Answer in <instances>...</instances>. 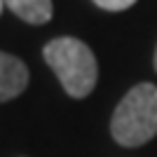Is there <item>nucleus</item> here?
Listing matches in <instances>:
<instances>
[{
    "instance_id": "f257e3e1",
    "label": "nucleus",
    "mask_w": 157,
    "mask_h": 157,
    "mask_svg": "<svg viewBox=\"0 0 157 157\" xmlns=\"http://www.w3.org/2000/svg\"><path fill=\"white\" fill-rule=\"evenodd\" d=\"M47 66L59 78L63 92L73 98H87L98 80V63L89 47L78 38L61 35L49 40L42 49Z\"/></svg>"
},
{
    "instance_id": "f03ea898",
    "label": "nucleus",
    "mask_w": 157,
    "mask_h": 157,
    "mask_svg": "<svg viewBox=\"0 0 157 157\" xmlns=\"http://www.w3.org/2000/svg\"><path fill=\"white\" fill-rule=\"evenodd\" d=\"M110 134L124 148H138L157 136V87L152 82H141L124 94L110 117Z\"/></svg>"
},
{
    "instance_id": "7ed1b4c3",
    "label": "nucleus",
    "mask_w": 157,
    "mask_h": 157,
    "mask_svg": "<svg viewBox=\"0 0 157 157\" xmlns=\"http://www.w3.org/2000/svg\"><path fill=\"white\" fill-rule=\"evenodd\" d=\"M28 87V68L14 54L0 52V103L12 101Z\"/></svg>"
},
{
    "instance_id": "20e7f679",
    "label": "nucleus",
    "mask_w": 157,
    "mask_h": 157,
    "mask_svg": "<svg viewBox=\"0 0 157 157\" xmlns=\"http://www.w3.org/2000/svg\"><path fill=\"white\" fill-rule=\"evenodd\" d=\"M7 10H12L21 21L31 26H42L54 17L52 0H2Z\"/></svg>"
},
{
    "instance_id": "39448f33",
    "label": "nucleus",
    "mask_w": 157,
    "mask_h": 157,
    "mask_svg": "<svg viewBox=\"0 0 157 157\" xmlns=\"http://www.w3.org/2000/svg\"><path fill=\"white\" fill-rule=\"evenodd\" d=\"M136 0H94V5L105 10V12H122V10H129Z\"/></svg>"
},
{
    "instance_id": "423d86ee",
    "label": "nucleus",
    "mask_w": 157,
    "mask_h": 157,
    "mask_svg": "<svg viewBox=\"0 0 157 157\" xmlns=\"http://www.w3.org/2000/svg\"><path fill=\"white\" fill-rule=\"evenodd\" d=\"M152 63H155V71H157V47H155V59H152Z\"/></svg>"
},
{
    "instance_id": "0eeeda50",
    "label": "nucleus",
    "mask_w": 157,
    "mask_h": 157,
    "mask_svg": "<svg viewBox=\"0 0 157 157\" xmlns=\"http://www.w3.org/2000/svg\"><path fill=\"white\" fill-rule=\"evenodd\" d=\"M2 10H5V2H2V0H0V14H2Z\"/></svg>"
}]
</instances>
